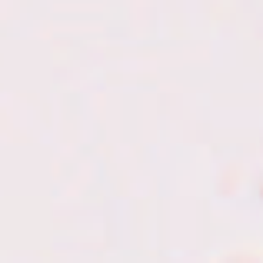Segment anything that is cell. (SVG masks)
Returning a JSON list of instances; mask_svg holds the SVG:
<instances>
[]
</instances>
